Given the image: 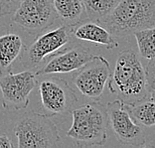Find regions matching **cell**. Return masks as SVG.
<instances>
[{
  "instance_id": "20",
  "label": "cell",
  "mask_w": 155,
  "mask_h": 148,
  "mask_svg": "<svg viewBox=\"0 0 155 148\" xmlns=\"http://www.w3.org/2000/svg\"><path fill=\"white\" fill-rule=\"evenodd\" d=\"M13 144L11 143V140L7 135L0 136V148H12Z\"/></svg>"
},
{
  "instance_id": "21",
  "label": "cell",
  "mask_w": 155,
  "mask_h": 148,
  "mask_svg": "<svg viewBox=\"0 0 155 148\" xmlns=\"http://www.w3.org/2000/svg\"><path fill=\"white\" fill-rule=\"evenodd\" d=\"M149 97H150V100L155 101V90H152L149 93Z\"/></svg>"
},
{
  "instance_id": "13",
  "label": "cell",
  "mask_w": 155,
  "mask_h": 148,
  "mask_svg": "<svg viewBox=\"0 0 155 148\" xmlns=\"http://www.w3.org/2000/svg\"><path fill=\"white\" fill-rule=\"evenodd\" d=\"M58 18L65 26L76 27L82 22L84 16L83 0H53Z\"/></svg>"
},
{
  "instance_id": "8",
  "label": "cell",
  "mask_w": 155,
  "mask_h": 148,
  "mask_svg": "<svg viewBox=\"0 0 155 148\" xmlns=\"http://www.w3.org/2000/svg\"><path fill=\"white\" fill-rule=\"evenodd\" d=\"M36 74L31 71L0 77L3 107L7 110H21L29 104V96L37 84Z\"/></svg>"
},
{
  "instance_id": "17",
  "label": "cell",
  "mask_w": 155,
  "mask_h": 148,
  "mask_svg": "<svg viewBox=\"0 0 155 148\" xmlns=\"http://www.w3.org/2000/svg\"><path fill=\"white\" fill-rule=\"evenodd\" d=\"M139 54L144 59L155 58V25L146 29L137 31L134 34Z\"/></svg>"
},
{
  "instance_id": "9",
  "label": "cell",
  "mask_w": 155,
  "mask_h": 148,
  "mask_svg": "<svg viewBox=\"0 0 155 148\" xmlns=\"http://www.w3.org/2000/svg\"><path fill=\"white\" fill-rule=\"evenodd\" d=\"M71 28L63 25L61 27L37 37L30 47L24 53L22 64L27 69H36L45 59L53 57L70 42Z\"/></svg>"
},
{
  "instance_id": "12",
  "label": "cell",
  "mask_w": 155,
  "mask_h": 148,
  "mask_svg": "<svg viewBox=\"0 0 155 148\" xmlns=\"http://www.w3.org/2000/svg\"><path fill=\"white\" fill-rule=\"evenodd\" d=\"M73 33L77 39L103 45L107 49H114L118 46L114 36L103 25L94 22L84 23L81 26L77 25Z\"/></svg>"
},
{
  "instance_id": "15",
  "label": "cell",
  "mask_w": 155,
  "mask_h": 148,
  "mask_svg": "<svg viewBox=\"0 0 155 148\" xmlns=\"http://www.w3.org/2000/svg\"><path fill=\"white\" fill-rule=\"evenodd\" d=\"M125 104L131 117L137 124L147 127L155 125V101L150 100L133 104Z\"/></svg>"
},
{
  "instance_id": "4",
  "label": "cell",
  "mask_w": 155,
  "mask_h": 148,
  "mask_svg": "<svg viewBox=\"0 0 155 148\" xmlns=\"http://www.w3.org/2000/svg\"><path fill=\"white\" fill-rule=\"evenodd\" d=\"M14 133L19 148H51L60 140L57 126L48 115L28 110L17 120Z\"/></svg>"
},
{
  "instance_id": "2",
  "label": "cell",
  "mask_w": 155,
  "mask_h": 148,
  "mask_svg": "<svg viewBox=\"0 0 155 148\" xmlns=\"http://www.w3.org/2000/svg\"><path fill=\"white\" fill-rule=\"evenodd\" d=\"M73 124L67 136L79 147L101 146L107 140L110 118L107 108L98 101L84 104L72 111Z\"/></svg>"
},
{
  "instance_id": "5",
  "label": "cell",
  "mask_w": 155,
  "mask_h": 148,
  "mask_svg": "<svg viewBox=\"0 0 155 148\" xmlns=\"http://www.w3.org/2000/svg\"><path fill=\"white\" fill-rule=\"evenodd\" d=\"M57 19L53 0H24L12 17L14 23L33 35L43 32Z\"/></svg>"
},
{
  "instance_id": "3",
  "label": "cell",
  "mask_w": 155,
  "mask_h": 148,
  "mask_svg": "<svg viewBox=\"0 0 155 148\" xmlns=\"http://www.w3.org/2000/svg\"><path fill=\"white\" fill-rule=\"evenodd\" d=\"M98 24L112 36L125 37L155 25V0H120Z\"/></svg>"
},
{
  "instance_id": "19",
  "label": "cell",
  "mask_w": 155,
  "mask_h": 148,
  "mask_svg": "<svg viewBox=\"0 0 155 148\" xmlns=\"http://www.w3.org/2000/svg\"><path fill=\"white\" fill-rule=\"evenodd\" d=\"M145 70L147 82H148V89L150 93L152 90H155V58L149 60V63L147 64V68Z\"/></svg>"
},
{
  "instance_id": "7",
  "label": "cell",
  "mask_w": 155,
  "mask_h": 148,
  "mask_svg": "<svg viewBox=\"0 0 155 148\" xmlns=\"http://www.w3.org/2000/svg\"><path fill=\"white\" fill-rule=\"evenodd\" d=\"M110 77V66L104 57H94L83 66L73 77V82L83 96L98 100Z\"/></svg>"
},
{
  "instance_id": "16",
  "label": "cell",
  "mask_w": 155,
  "mask_h": 148,
  "mask_svg": "<svg viewBox=\"0 0 155 148\" xmlns=\"http://www.w3.org/2000/svg\"><path fill=\"white\" fill-rule=\"evenodd\" d=\"M86 16L94 22L100 23L112 12L120 0H83Z\"/></svg>"
},
{
  "instance_id": "6",
  "label": "cell",
  "mask_w": 155,
  "mask_h": 148,
  "mask_svg": "<svg viewBox=\"0 0 155 148\" xmlns=\"http://www.w3.org/2000/svg\"><path fill=\"white\" fill-rule=\"evenodd\" d=\"M41 104L46 115L67 114L75 108L78 97L65 80L47 77L39 84Z\"/></svg>"
},
{
  "instance_id": "14",
  "label": "cell",
  "mask_w": 155,
  "mask_h": 148,
  "mask_svg": "<svg viewBox=\"0 0 155 148\" xmlns=\"http://www.w3.org/2000/svg\"><path fill=\"white\" fill-rule=\"evenodd\" d=\"M24 43L16 34L0 36V74L8 71L12 64L22 53Z\"/></svg>"
},
{
  "instance_id": "11",
  "label": "cell",
  "mask_w": 155,
  "mask_h": 148,
  "mask_svg": "<svg viewBox=\"0 0 155 148\" xmlns=\"http://www.w3.org/2000/svg\"><path fill=\"white\" fill-rule=\"evenodd\" d=\"M94 56L82 46H76L59 52L49 59V62L43 68L36 72V76L65 74L78 71L90 62Z\"/></svg>"
},
{
  "instance_id": "18",
  "label": "cell",
  "mask_w": 155,
  "mask_h": 148,
  "mask_svg": "<svg viewBox=\"0 0 155 148\" xmlns=\"http://www.w3.org/2000/svg\"><path fill=\"white\" fill-rule=\"evenodd\" d=\"M24 0H0V17L14 14Z\"/></svg>"
},
{
  "instance_id": "10",
  "label": "cell",
  "mask_w": 155,
  "mask_h": 148,
  "mask_svg": "<svg viewBox=\"0 0 155 148\" xmlns=\"http://www.w3.org/2000/svg\"><path fill=\"white\" fill-rule=\"evenodd\" d=\"M108 118L116 138L124 145L141 147L145 145V135L139 124L131 117L126 104L115 100L107 105Z\"/></svg>"
},
{
  "instance_id": "1",
  "label": "cell",
  "mask_w": 155,
  "mask_h": 148,
  "mask_svg": "<svg viewBox=\"0 0 155 148\" xmlns=\"http://www.w3.org/2000/svg\"><path fill=\"white\" fill-rule=\"evenodd\" d=\"M108 90L124 104H133L146 100L149 96L146 70L133 50H124L116 58Z\"/></svg>"
}]
</instances>
